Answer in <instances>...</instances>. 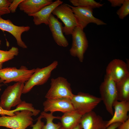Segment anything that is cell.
<instances>
[{
    "label": "cell",
    "mask_w": 129,
    "mask_h": 129,
    "mask_svg": "<svg viewBox=\"0 0 129 129\" xmlns=\"http://www.w3.org/2000/svg\"><path fill=\"white\" fill-rule=\"evenodd\" d=\"M13 116L0 117V127L11 129H26L33 124L32 112L27 109L17 111Z\"/></svg>",
    "instance_id": "1"
},
{
    "label": "cell",
    "mask_w": 129,
    "mask_h": 129,
    "mask_svg": "<svg viewBox=\"0 0 129 129\" xmlns=\"http://www.w3.org/2000/svg\"><path fill=\"white\" fill-rule=\"evenodd\" d=\"M82 115L75 111L64 113L60 120L62 129H75L80 124Z\"/></svg>",
    "instance_id": "19"
},
{
    "label": "cell",
    "mask_w": 129,
    "mask_h": 129,
    "mask_svg": "<svg viewBox=\"0 0 129 129\" xmlns=\"http://www.w3.org/2000/svg\"><path fill=\"white\" fill-rule=\"evenodd\" d=\"M43 118L40 115L37 119V121L34 124H32L31 126L32 127V129H42L44 125V123L42 121Z\"/></svg>",
    "instance_id": "28"
},
{
    "label": "cell",
    "mask_w": 129,
    "mask_h": 129,
    "mask_svg": "<svg viewBox=\"0 0 129 129\" xmlns=\"http://www.w3.org/2000/svg\"><path fill=\"white\" fill-rule=\"evenodd\" d=\"M4 85V84H2L1 83H0V87H1Z\"/></svg>",
    "instance_id": "34"
},
{
    "label": "cell",
    "mask_w": 129,
    "mask_h": 129,
    "mask_svg": "<svg viewBox=\"0 0 129 129\" xmlns=\"http://www.w3.org/2000/svg\"><path fill=\"white\" fill-rule=\"evenodd\" d=\"M118 128V129H129V118L125 122L121 123Z\"/></svg>",
    "instance_id": "30"
},
{
    "label": "cell",
    "mask_w": 129,
    "mask_h": 129,
    "mask_svg": "<svg viewBox=\"0 0 129 129\" xmlns=\"http://www.w3.org/2000/svg\"><path fill=\"white\" fill-rule=\"evenodd\" d=\"M23 0H13L8 7L10 12L12 13H15L19 4Z\"/></svg>",
    "instance_id": "27"
},
{
    "label": "cell",
    "mask_w": 129,
    "mask_h": 129,
    "mask_svg": "<svg viewBox=\"0 0 129 129\" xmlns=\"http://www.w3.org/2000/svg\"><path fill=\"white\" fill-rule=\"evenodd\" d=\"M40 115L43 118H44L46 120V123L44 125L42 129H62L60 122L57 124L53 122L54 119H60V117L56 116L53 115V113H48L43 111L41 113Z\"/></svg>",
    "instance_id": "21"
},
{
    "label": "cell",
    "mask_w": 129,
    "mask_h": 129,
    "mask_svg": "<svg viewBox=\"0 0 129 129\" xmlns=\"http://www.w3.org/2000/svg\"><path fill=\"white\" fill-rule=\"evenodd\" d=\"M124 0H108L111 4V6L115 7L121 6L123 3Z\"/></svg>",
    "instance_id": "29"
},
{
    "label": "cell",
    "mask_w": 129,
    "mask_h": 129,
    "mask_svg": "<svg viewBox=\"0 0 129 129\" xmlns=\"http://www.w3.org/2000/svg\"><path fill=\"white\" fill-rule=\"evenodd\" d=\"M69 1L74 6H82L92 9L99 8L103 4L94 0H69Z\"/></svg>",
    "instance_id": "22"
},
{
    "label": "cell",
    "mask_w": 129,
    "mask_h": 129,
    "mask_svg": "<svg viewBox=\"0 0 129 129\" xmlns=\"http://www.w3.org/2000/svg\"><path fill=\"white\" fill-rule=\"evenodd\" d=\"M24 83L16 82L8 86L1 95L0 107L7 110L20 104L22 102L21 97Z\"/></svg>",
    "instance_id": "5"
},
{
    "label": "cell",
    "mask_w": 129,
    "mask_h": 129,
    "mask_svg": "<svg viewBox=\"0 0 129 129\" xmlns=\"http://www.w3.org/2000/svg\"><path fill=\"white\" fill-rule=\"evenodd\" d=\"M30 29L28 26H16L10 20H5L0 16V29L12 34L16 39L18 45L22 48H27V46L22 40V35L23 32L28 31Z\"/></svg>",
    "instance_id": "13"
},
{
    "label": "cell",
    "mask_w": 129,
    "mask_h": 129,
    "mask_svg": "<svg viewBox=\"0 0 129 129\" xmlns=\"http://www.w3.org/2000/svg\"><path fill=\"white\" fill-rule=\"evenodd\" d=\"M48 25L53 39L56 43L60 46L67 47L69 43L63 34L62 23L52 14L49 18Z\"/></svg>",
    "instance_id": "16"
},
{
    "label": "cell",
    "mask_w": 129,
    "mask_h": 129,
    "mask_svg": "<svg viewBox=\"0 0 129 129\" xmlns=\"http://www.w3.org/2000/svg\"><path fill=\"white\" fill-rule=\"evenodd\" d=\"M114 112L112 118L107 121V127L116 123H122L129 118L128 115L129 111V101L117 100L113 104Z\"/></svg>",
    "instance_id": "15"
},
{
    "label": "cell",
    "mask_w": 129,
    "mask_h": 129,
    "mask_svg": "<svg viewBox=\"0 0 129 129\" xmlns=\"http://www.w3.org/2000/svg\"><path fill=\"white\" fill-rule=\"evenodd\" d=\"M72 42L69 51L70 55L77 57L82 62L84 55L88 47V41L83 30L76 27L72 34Z\"/></svg>",
    "instance_id": "9"
},
{
    "label": "cell",
    "mask_w": 129,
    "mask_h": 129,
    "mask_svg": "<svg viewBox=\"0 0 129 129\" xmlns=\"http://www.w3.org/2000/svg\"><path fill=\"white\" fill-rule=\"evenodd\" d=\"M35 69L29 70L25 66L19 69L15 67H7L0 69V83L4 84L12 82L25 83L35 71Z\"/></svg>",
    "instance_id": "4"
},
{
    "label": "cell",
    "mask_w": 129,
    "mask_h": 129,
    "mask_svg": "<svg viewBox=\"0 0 129 129\" xmlns=\"http://www.w3.org/2000/svg\"><path fill=\"white\" fill-rule=\"evenodd\" d=\"M106 75L109 77L116 83L129 76L128 66L123 61L115 59L111 61L108 65Z\"/></svg>",
    "instance_id": "11"
},
{
    "label": "cell",
    "mask_w": 129,
    "mask_h": 129,
    "mask_svg": "<svg viewBox=\"0 0 129 129\" xmlns=\"http://www.w3.org/2000/svg\"><path fill=\"white\" fill-rule=\"evenodd\" d=\"M63 22L62 31L65 35H71L78 24L74 13L68 4L63 3L56 7L52 12Z\"/></svg>",
    "instance_id": "8"
},
{
    "label": "cell",
    "mask_w": 129,
    "mask_h": 129,
    "mask_svg": "<svg viewBox=\"0 0 129 129\" xmlns=\"http://www.w3.org/2000/svg\"><path fill=\"white\" fill-rule=\"evenodd\" d=\"M58 64V61L55 60L47 66L36 69L29 79L25 83L22 94L28 92L35 86L42 85L45 83L50 77L52 72L56 68Z\"/></svg>",
    "instance_id": "7"
},
{
    "label": "cell",
    "mask_w": 129,
    "mask_h": 129,
    "mask_svg": "<svg viewBox=\"0 0 129 129\" xmlns=\"http://www.w3.org/2000/svg\"><path fill=\"white\" fill-rule=\"evenodd\" d=\"M12 1L8 0H0V16L10 13L9 7Z\"/></svg>",
    "instance_id": "26"
},
{
    "label": "cell",
    "mask_w": 129,
    "mask_h": 129,
    "mask_svg": "<svg viewBox=\"0 0 129 129\" xmlns=\"http://www.w3.org/2000/svg\"><path fill=\"white\" fill-rule=\"evenodd\" d=\"M99 92L100 98L107 111L113 116L114 113L113 104L115 101L118 100L116 82L106 75L100 86Z\"/></svg>",
    "instance_id": "2"
},
{
    "label": "cell",
    "mask_w": 129,
    "mask_h": 129,
    "mask_svg": "<svg viewBox=\"0 0 129 129\" xmlns=\"http://www.w3.org/2000/svg\"><path fill=\"white\" fill-rule=\"evenodd\" d=\"M3 66V63H0V69H1L2 68Z\"/></svg>",
    "instance_id": "33"
},
{
    "label": "cell",
    "mask_w": 129,
    "mask_h": 129,
    "mask_svg": "<svg viewBox=\"0 0 129 129\" xmlns=\"http://www.w3.org/2000/svg\"><path fill=\"white\" fill-rule=\"evenodd\" d=\"M75 129H82L81 125L80 124Z\"/></svg>",
    "instance_id": "32"
},
{
    "label": "cell",
    "mask_w": 129,
    "mask_h": 129,
    "mask_svg": "<svg viewBox=\"0 0 129 129\" xmlns=\"http://www.w3.org/2000/svg\"><path fill=\"white\" fill-rule=\"evenodd\" d=\"M75 111L82 116L93 110L102 101L100 97L79 92L70 99Z\"/></svg>",
    "instance_id": "3"
},
{
    "label": "cell",
    "mask_w": 129,
    "mask_h": 129,
    "mask_svg": "<svg viewBox=\"0 0 129 129\" xmlns=\"http://www.w3.org/2000/svg\"><path fill=\"white\" fill-rule=\"evenodd\" d=\"M71 8L76 20L78 26L83 29L89 23H94L98 25H104L106 23L95 17L93 14V9L89 7L74 6L68 4Z\"/></svg>",
    "instance_id": "10"
},
{
    "label": "cell",
    "mask_w": 129,
    "mask_h": 129,
    "mask_svg": "<svg viewBox=\"0 0 129 129\" xmlns=\"http://www.w3.org/2000/svg\"><path fill=\"white\" fill-rule=\"evenodd\" d=\"M19 53L18 48L15 47H12L8 51L0 50V63H3L13 59Z\"/></svg>",
    "instance_id": "23"
},
{
    "label": "cell",
    "mask_w": 129,
    "mask_h": 129,
    "mask_svg": "<svg viewBox=\"0 0 129 129\" xmlns=\"http://www.w3.org/2000/svg\"><path fill=\"white\" fill-rule=\"evenodd\" d=\"M53 2L52 0H23L18 7L20 10L30 16Z\"/></svg>",
    "instance_id": "17"
},
{
    "label": "cell",
    "mask_w": 129,
    "mask_h": 129,
    "mask_svg": "<svg viewBox=\"0 0 129 129\" xmlns=\"http://www.w3.org/2000/svg\"><path fill=\"white\" fill-rule=\"evenodd\" d=\"M63 3L62 1L57 0L45 6L38 12L31 15L30 16L33 17L34 24L38 25L44 23L48 25L49 18L53 11L57 6Z\"/></svg>",
    "instance_id": "18"
},
{
    "label": "cell",
    "mask_w": 129,
    "mask_h": 129,
    "mask_svg": "<svg viewBox=\"0 0 129 129\" xmlns=\"http://www.w3.org/2000/svg\"><path fill=\"white\" fill-rule=\"evenodd\" d=\"M118 129V128H117V129Z\"/></svg>",
    "instance_id": "36"
},
{
    "label": "cell",
    "mask_w": 129,
    "mask_h": 129,
    "mask_svg": "<svg viewBox=\"0 0 129 129\" xmlns=\"http://www.w3.org/2000/svg\"><path fill=\"white\" fill-rule=\"evenodd\" d=\"M16 107V108L15 109L8 111L5 110L0 107V115L1 116L5 115L10 116H13L15 115L14 113L16 111H20L24 109H28L27 105L23 102H22Z\"/></svg>",
    "instance_id": "25"
},
{
    "label": "cell",
    "mask_w": 129,
    "mask_h": 129,
    "mask_svg": "<svg viewBox=\"0 0 129 129\" xmlns=\"http://www.w3.org/2000/svg\"><path fill=\"white\" fill-rule=\"evenodd\" d=\"M43 105V111L52 113L57 111L64 113L75 111L70 99L66 98L47 99Z\"/></svg>",
    "instance_id": "12"
},
{
    "label": "cell",
    "mask_w": 129,
    "mask_h": 129,
    "mask_svg": "<svg viewBox=\"0 0 129 129\" xmlns=\"http://www.w3.org/2000/svg\"><path fill=\"white\" fill-rule=\"evenodd\" d=\"M11 129L9 128V129Z\"/></svg>",
    "instance_id": "37"
},
{
    "label": "cell",
    "mask_w": 129,
    "mask_h": 129,
    "mask_svg": "<svg viewBox=\"0 0 129 129\" xmlns=\"http://www.w3.org/2000/svg\"><path fill=\"white\" fill-rule=\"evenodd\" d=\"M50 85V88L45 96L47 99L63 98L71 99L74 95L70 84L64 77H59L52 79Z\"/></svg>",
    "instance_id": "6"
},
{
    "label": "cell",
    "mask_w": 129,
    "mask_h": 129,
    "mask_svg": "<svg viewBox=\"0 0 129 129\" xmlns=\"http://www.w3.org/2000/svg\"><path fill=\"white\" fill-rule=\"evenodd\" d=\"M1 40H0V45L1 44Z\"/></svg>",
    "instance_id": "35"
},
{
    "label": "cell",
    "mask_w": 129,
    "mask_h": 129,
    "mask_svg": "<svg viewBox=\"0 0 129 129\" xmlns=\"http://www.w3.org/2000/svg\"><path fill=\"white\" fill-rule=\"evenodd\" d=\"M116 84L118 100L129 101V76Z\"/></svg>",
    "instance_id": "20"
},
{
    "label": "cell",
    "mask_w": 129,
    "mask_h": 129,
    "mask_svg": "<svg viewBox=\"0 0 129 129\" xmlns=\"http://www.w3.org/2000/svg\"><path fill=\"white\" fill-rule=\"evenodd\" d=\"M107 122L92 111L82 116L80 124L82 129H106Z\"/></svg>",
    "instance_id": "14"
},
{
    "label": "cell",
    "mask_w": 129,
    "mask_h": 129,
    "mask_svg": "<svg viewBox=\"0 0 129 129\" xmlns=\"http://www.w3.org/2000/svg\"><path fill=\"white\" fill-rule=\"evenodd\" d=\"M121 124L119 123L113 124L108 126L106 129H116Z\"/></svg>",
    "instance_id": "31"
},
{
    "label": "cell",
    "mask_w": 129,
    "mask_h": 129,
    "mask_svg": "<svg viewBox=\"0 0 129 129\" xmlns=\"http://www.w3.org/2000/svg\"><path fill=\"white\" fill-rule=\"evenodd\" d=\"M120 7L116 13L119 19H123L129 14V0H124Z\"/></svg>",
    "instance_id": "24"
}]
</instances>
